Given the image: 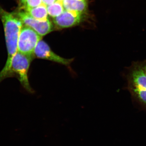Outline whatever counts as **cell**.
<instances>
[{"instance_id": "cell-14", "label": "cell", "mask_w": 146, "mask_h": 146, "mask_svg": "<svg viewBox=\"0 0 146 146\" xmlns=\"http://www.w3.org/2000/svg\"><path fill=\"white\" fill-rule=\"evenodd\" d=\"M56 1H63V0H56Z\"/></svg>"}, {"instance_id": "cell-8", "label": "cell", "mask_w": 146, "mask_h": 146, "mask_svg": "<svg viewBox=\"0 0 146 146\" xmlns=\"http://www.w3.org/2000/svg\"><path fill=\"white\" fill-rule=\"evenodd\" d=\"M63 5L65 10L84 13L87 8V0H63Z\"/></svg>"}, {"instance_id": "cell-13", "label": "cell", "mask_w": 146, "mask_h": 146, "mask_svg": "<svg viewBox=\"0 0 146 146\" xmlns=\"http://www.w3.org/2000/svg\"><path fill=\"white\" fill-rule=\"evenodd\" d=\"M19 1H20V5H21V8L23 9L25 8L27 0H19Z\"/></svg>"}, {"instance_id": "cell-10", "label": "cell", "mask_w": 146, "mask_h": 146, "mask_svg": "<svg viewBox=\"0 0 146 146\" xmlns=\"http://www.w3.org/2000/svg\"><path fill=\"white\" fill-rule=\"evenodd\" d=\"M47 11L49 15L54 18L60 15L64 11L62 1H56L52 4L48 6Z\"/></svg>"}, {"instance_id": "cell-6", "label": "cell", "mask_w": 146, "mask_h": 146, "mask_svg": "<svg viewBox=\"0 0 146 146\" xmlns=\"http://www.w3.org/2000/svg\"><path fill=\"white\" fill-rule=\"evenodd\" d=\"M34 57L50 60L65 66H69L74 60V58L67 59L56 54L51 49L46 43L42 40L39 41L35 48Z\"/></svg>"}, {"instance_id": "cell-9", "label": "cell", "mask_w": 146, "mask_h": 146, "mask_svg": "<svg viewBox=\"0 0 146 146\" xmlns=\"http://www.w3.org/2000/svg\"><path fill=\"white\" fill-rule=\"evenodd\" d=\"M46 6L42 4L36 7L23 9L29 15L38 21H45L48 19Z\"/></svg>"}, {"instance_id": "cell-4", "label": "cell", "mask_w": 146, "mask_h": 146, "mask_svg": "<svg viewBox=\"0 0 146 146\" xmlns=\"http://www.w3.org/2000/svg\"><path fill=\"white\" fill-rule=\"evenodd\" d=\"M42 38L31 28L23 26L18 37V52L34 58L35 50Z\"/></svg>"}, {"instance_id": "cell-15", "label": "cell", "mask_w": 146, "mask_h": 146, "mask_svg": "<svg viewBox=\"0 0 146 146\" xmlns=\"http://www.w3.org/2000/svg\"></svg>"}, {"instance_id": "cell-1", "label": "cell", "mask_w": 146, "mask_h": 146, "mask_svg": "<svg viewBox=\"0 0 146 146\" xmlns=\"http://www.w3.org/2000/svg\"><path fill=\"white\" fill-rule=\"evenodd\" d=\"M125 76L127 89L132 100L146 110V60L133 62L127 68Z\"/></svg>"}, {"instance_id": "cell-7", "label": "cell", "mask_w": 146, "mask_h": 146, "mask_svg": "<svg viewBox=\"0 0 146 146\" xmlns=\"http://www.w3.org/2000/svg\"><path fill=\"white\" fill-rule=\"evenodd\" d=\"M82 14L76 11L64 10L60 15L54 18V23L59 28L70 27L80 23Z\"/></svg>"}, {"instance_id": "cell-12", "label": "cell", "mask_w": 146, "mask_h": 146, "mask_svg": "<svg viewBox=\"0 0 146 146\" xmlns=\"http://www.w3.org/2000/svg\"><path fill=\"white\" fill-rule=\"evenodd\" d=\"M42 1L43 2V4L48 6L54 3L56 0H42Z\"/></svg>"}, {"instance_id": "cell-3", "label": "cell", "mask_w": 146, "mask_h": 146, "mask_svg": "<svg viewBox=\"0 0 146 146\" xmlns=\"http://www.w3.org/2000/svg\"><path fill=\"white\" fill-rule=\"evenodd\" d=\"M33 58L18 52L12 59L10 71V77H16L24 89L30 93L34 91L29 82L28 72Z\"/></svg>"}, {"instance_id": "cell-2", "label": "cell", "mask_w": 146, "mask_h": 146, "mask_svg": "<svg viewBox=\"0 0 146 146\" xmlns=\"http://www.w3.org/2000/svg\"><path fill=\"white\" fill-rule=\"evenodd\" d=\"M0 18L4 28L7 48H18V37L23 23L14 13H10L0 7Z\"/></svg>"}, {"instance_id": "cell-5", "label": "cell", "mask_w": 146, "mask_h": 146, "mask_svg": "<svg viewBox=\"0 0 146 146\" xmlns=\"http://www.w3.org/2000/svg\"><path fill=\"white\" fill-rule=\"evenodd\" d=\"M25 25L30 27L41 35L44 36L52 31L53 26L49 19L41 21L33 18L23 9L14 13Z\"/></svg>"}, {"instance_id": "cell-11", "label": "cell", "mask_w": 146, "mask_h": 146, "mask_svg": "<svg viewBox=\"0 0 146 146\" xmlns=\"http://www.w3.org/2000/svg\"><path fill=\"white\" fill-rule=\"evenodd\" d=\"M42 0H27L25 8H31L36 7L42 4Z\"/></svg>"}]
</instances>
